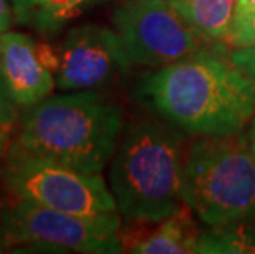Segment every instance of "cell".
Returning <instances> with one entry per match:
<instances>
[{"label": "cell", "mask_w": 255, "mask_h": 254, "mask_svg": "<svg viewBox=\"0 0 255 254\" xmlns=\"http://www.w3.org/2000/svg\"><path fill=\"white\" fill-rule=\"evenodd\" d=\"M142 93L161 119L193 137L239 134L255 114V83L206 48L155 69Z\"/></svg>", "instance_id": "cell-1"}, {"label": "cell", "mask_w": 255, "mask_h": 254, "mask_svg": "<svg viewBox=\"0 0 255 254\" xmlns=\"http://www.w3.org/2000/svg\"><path fill=\"white\" fill-rule=\"evenodd\" d=\"M186 136L165 119L130 122L109 172L117 212L130 223H155L184 207L181 198Z\"/></svg>", "instance_id": "cell-2"}, {"label": "cell", "mask_w": 255, "mask_h": 254, "mask_svg": "<svg viewBox=\"0 0 255 254\" xmlns=\"http://www.w3.org/2000/svg\"><path fill=\"white\" fill-rule=\"evenodd\" d=\"M124 131V111L96 91H69L28 106L13 145L73 169L101 174Z\"/></svg>", "instance_id": "cell-3"}, {"label": "cell", "mask_w": 255, "mask_h": 254, "mask_svg": "<svg viewBox=\"0 0 255 254\" xmlns=\"http://www.w3.org/2000/svg\"><path fill=\"white\" fill-rule=\"evenodd\" d=\"M181 198L204 226L255 218V157L246 131L196 137L184 159Z\"/></svg>", "instance_id": "cell-4"}, {"label": "cell", "mask_w": 255, "mask_h": 254, "mask_svg": "<svg viewBox=\"0 0 255 254\" xmlns=\"http://www.w3.org/2000/svg\"><path fill=\"white\" fill-rule=\"evenodd\" d=\"M0 220L8 248L83 254L124 253L119 212L74 215L12 195L0 203Z\"/></svg>", "instance_id": "cell-5"}, {"label": "cell", "mask_w": 255, "mask_h": 254, "mask_svg": "<svg viewBox=\"0 0 255 254\" xmlns=\"http://www.w3.org/2000/svg\"><path fill=\"white\" fill-rule=\"evenodd\" d=\"M0 182L10 195L74 215L117 212L116 198L101 174H89L45 157L8 149Z\"/></svg>", "instance_id": "cell-6"}, {"label": "cell", "mask_w": 255, "mask_h": 254, "mask_svg": "<svg viewBox=\"0 0 255 254\" xmlns=\"http://www.w3.org/2000/svg\"><path fill=\"white\" fill-rule=\"evenodd\" d=\"M132 66L163 68L193 55L204 45L170 0H122L112 12Z\"/></svg>", "instance_id": "cell-7"}, {"label": "cell", "mask_w": 255, "mask_h": 254, "mask_svg": "<svg viewBox=\"0 0 255 254\" xmlns=\"http://www.w3.org/2000/svg\"><path fill=\"white\" fill-rule=\"evenodd\" d=\"M56 53L55 79L61 91L97 89L132 66L121 35L96 23L73 26Z\"/></svg>", "instance_id": "cell-8"}, {"label": "cell", "mask_w": 255, "mask_h": 254, "mask_svg": "<svg viewBox=\"0 0 255 254\" xmlns=\"http://www.w3.org/2000/svg\"><path fill=\"white\" fill-rule=\"evenodd\" d=\"M0 74L18 106L28 107L55 89V74L38 53V43L20 31L0 33Z\"/></svg>", "instance_id": "cell-9"}, {"label": "cell", "mask_w": 255, "mask_h": 254, "mask_svg": "<svg viewBox=\"0 0 255 254\" xmlns=\"http://www.w3.org/2000/svg\"><path fill=\"white\" fill-rule=\"evenodd\" d=\"M186 205L143 231H121L124 253L137 254H198L201 230L189 216Z\"/></svg>", "instance_id": "cell-10"}, {"label": "cell", "mask_w": 255, "mask_h": 254, "mask_svg": "<svg viewBox=\"0 0 255 254\" xmlns=\"http://www.w3.org/2000/svg\"><path fill=\"white\" fill-rule=\"evenodd\" d=\"M18 25L40 35H53L78 18L86 8L104 0H8Z\"/></svg>", "instance_id": "cell-11"}, {"label": "cell", "mask_w": 255, "mask_h": 254, "mask_svg": "<svg viewBox=\"0 0 255 254\" xmlns=\"http://www.w3.org/2000/svg\"><path fill=\"white\" fill-rule=\"evenodd\" d=\"M206 41L227 40L236 0H170Z\"/></svg>", "instance_id": "cell-12"}, {"label": "cell", "mask_w": 255, "mask_h": 254, "mask_svg": "<svg viewBox=\"0 0 255 254\" xmlns=\"http://www.w3.org/2000/svg\"><path fill=\"white\" fill-rule=\"evenodd\" d=\"M199 253L203 254H251L255 253V218L201 231Z\"/></svg>", "instance_id": "cell-13"}, {"label": "cell", "mask_w": 255, "mask_h": 254, "mask_svg": "<svg viewBox=\"0 0 255 254\" xmlns=\"http://www.w3.org/2000/svg\"><path fill=\"white\" fill-rule=\"evenodd\" d=\"M231 63L255 83V43L247 46H234L229 53Z\"/></svg>", "instance_id": "cell-14"}, {"label": "cell", "mask_w": 255, "mask_h": 254, "mask_svg": "<svg viewBox=\"0 0 255 254\" xmlns=\"http://www.w3.org/2000/svg\"><path fill=\"white\" fill-rule=\"evenodd\" d=\"M17 102L10 96L5 81L0 74V127H10L17 121Z\"/></svg>", "instance_id": "cell-15"}, {"label": "cell", "mask_w": 255, "mask_h": 254, "mask_svg": "<svg viewBox=\"0 0 255 254\" xmlns=\"http://www.w3.org/2000/svg\"><path fill=\"white\" fill-rule=\"evenodd\" d=\"M255 18V0H236L231 31H236ZM231 35V33H229Z\"/></svg>", "instance_id": "cell-16"}, {"label": "cell", "mask_w": 255, "mask_h": 254, "mask_svg": "<svg viewBox=\"0 0 255 254\" xmlns=\"http://www.w3.org/2000/svg\"><path fill=\"white\" fill-rule=\"evenodd\" d=\"M227 41H229L232 46L254 45L255 43V18L249 21L247 25H244L242 28H239L236 31H231Z\"/></svg>", "instance_id": "cell-17"}, {"label": "cell", "mask_w": 255, "mask_h": 254, "mask_svg": "<svg viewBox=\"0 0 255 254\" xmlns=\"http://www.w3.org/2000/svg\"><path fill=\"white\" fill-rule=\"evenodd\" d=\"M13 10L8 0H0V33L7 31L13 21Z\"/></svg>", "instance_id": "cell-18"}, {"label": "cell", "mask_w": 255, "mask_h": 254, "mask_svg": "<svg viewBox=\"0 0 255 254\" xmlns=\"http://www.w3.org/2000/svg\"><path fill=\"white\" fill-rule=\"evenodd\" d=\"M246 132H247V139H249V145H251V149H252V154L255 157V114L252 117V121L249 122V126L246 129Z\"/></svg>", "instance_id": "cell-19"}, {"label": "cell", "mask_w": 255, "mask_h": 254, "mask_svg": "<svg viewBox=\"0 0 255 254\" xmlns=\"http://www.w3.org/2000/svg\"><path fill=\"white\" fill-rule=\"evenodd\" d=\"M7 248H8V243H7V236H5V230H3L2 220H0V253L7 251Z\"/></svg>", "instance_id": "cell-20"}, {"label": "cell", "mask_w": 255, "mask_h": 254, "mask_svg": "<svg viewBox=\"0 0 255 254\" xmlns=\"http://www.w3.org/2000/svg\"><path fill=\"white\" fill-rule=\"evenodd\" d=\"M2 129L3 127H0V154L3 152L5 145H7V132H3Z\"/></svg>", "instance_id": "cell-21"}]
</instances>
